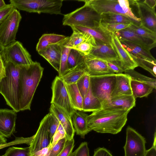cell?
<instances>
[{
    "instance_id": "cell-1",
    "label": "cell",
    "mask_w": 156,
    "mask_h": 156,
    "mask_svg": "<svg viewBox=\"0 0 156 156\" xmlns=\"http://www.w3.org/2000/svg\"><path fill=\"white\" fill-rule=\"evenodd\" d=\"M130 111L102 108L88 115V128L98 133L117 134L126 124Z\"/></svg>"
},
{
    "instance_id": "cell-2",
    "label": "cell",
    "mask_w": 156,
    "mask_h": 156,
    "mask_svg": "<svg viewBox=\"0 0 156 156\" xmlns=\"http://www.w3.org/2000/svg\"><path fill=\"white\" fill-rule=\"evenodd\" d=\"M44 68L40 63L21 66L19 71L20 111L30 110L32 102L42 77Z\"/></svg>"
},
{
    "instance_id": "cell-3",
    "label": "cell",
    "mask_w": 156,
    "mask_h": 156,
    "mask_svg": "<svg viewBox=\"0 0 156 156\" xmlns=\"http://www.w3.org/2000/svg\"><path fill=\"white\" fill-rule=\"evenodd\" d=\"M6 76L0 81V93L6 104L17 112L20 111L19 71L21 66L4 62Z\"/></svg>"
},
{
    "instance_id": "cell-4",
    "label": "cell",
    "mask_w": 156,
    "mask_h": 156,
    "mask_svg": "<svg viewBox=\"0 0 156 156\" xmlns=\"http://www.w3.org/2000/svg\"><path fill=\"white\" fill-rule=\"evenodd\" d=\"M73 11L64 15L62 24L64 26H80L89 28L100 25V14L87 3Z\"/></svg>"
},
{
    "instance_id": "cell-5",
    "label": "cell",
    "mask_w": 156,
    "mask_h": 156,
    "mask_svg": "<svg viewBox=\"0 0 156 156\" xmlns=\"http://www.w3.org/2000/svg\"><path fill=\"white\" fill-rule=\"evenodd\" d=\"M91 6L99 14L112 12L125 16L131 19L134 24L140 25V19L133 12L127 0H86L81 1Z\"/></svg>"
},
{
    "instance_id": "cell-6",
    "label": "cell",
    "mask_w": 156,
    "mask_h": 156,
    "mask_svg": "<svg viewBox=\"0 0 156 156\" xmlns=\"http://www.w3.org/2000/svg\"><path fill=\"white\" fill-rule=\"evenodd\" d=\"M62 0H10L15 8L29 12L62 14Z\"/></svg>"
},
{
    "instance_id": "cell-7",
    "label": "cell",
    "mask_w": 156,
    "mask_h": 156,
    "mask_svg": "<svg viewBox=\"0 0 156 156\" xmlns=\"http://www.w3.org/2000/svg\"><path fill=\"white\" fill-rule=\"evenodd\" d=\"M116 80V74L90 76V86L93 95L102 105L111 97Z\"/></svg>"
},
{
    "instance_id": "cell-8",
    "label": "cell",
    "mask_w": 156,
    "mask_h": 156,
    "mask_svg": "<svg viewBox=\"0 0 156 156\" xmlns=\"http://www.w3.org/2000/svg\"><path fill=\"white\" fill-rule=\"evenodd\" d=\"M1 55L4 62H10L17 66H27L34 62L30 55L18 41H16L5 47Z\"/></svg>"
},
{
    "instance_id": "cell-9",
    "label": "cell",
    "mask_w": 156,
    "mask_h": 156,
    "mask_svg": "<svg viewBox=\"0 0 156 156\" xmlns=\"http://www.w3.org/2000/svg\"><path fill=\"white\" fill-rule=\"evenodd\" d=\"M22 16L15 8L0 24V43L5 47L16 41L15 38Z\"/></svg>"
},
{
    "instance_id": "cell-10",
    "label": "cell",
    "mask_w": 156,
    "mask_h": 156,
    "mask_svg": "<svg viewBox=\"0 0 156 156\" xmlns=\"http://www.w3.org/2000/svg\"><path fill=\"white\" fill-rule=\"evenodd\" d=\"M52 91L51 104L63 109L71 115L75 110L70 102L66 85L61 78L56 76L51 85Z\"/></svg>"
},
{
    "instance_id": "cell-11",
    "label": "cell",
    "mask_w": 156,
    "mask_h": 156,
    "mask_svg": "<svg viewBox=\"0 0 156 156\" xmlns=\"http://www.w3.org/2000/svg\"><path fill=\"white\" fill-rule=\"evenodd\" d=\"M146 143L144 136L133 128L128 126L126 143L123 147L124 156H144L146 151Z\"/></svg>"
},
{
    "instance_id": "cell-12",
    "label": "cell",
    "mask_w": 156,
    "mask_h": 156,
    "mask_svg": "<svg viewBox=\"0 0 156 156\" xmlns=\"http://www.w3.org/2000/svg\"><path fill=\"white\" fill-rule=\"evenodd\" d=\"M49 121L48 113L41 120L38 128L34 135L29 146L30 156L48 147L52 144L48 129Z\"/></svg>"
},
{
    "instance_id": "cell-13",
    "label": "cell",
    "mask_w": 156,
    "mask_h": 156,
    "mask_svg": "<svg viewBox=\"0 0 156 156\" xmlns=\"http://www.w3.org/2000/svg\"><path fill=\"white\" fill-rule=\"evenodd\" d=\"M129 4L136 6L140 20V26L156 33V14L155 9H152L141 0L129 1Z\"/></svg>"
},
{
    "instance_id": "cell-14",
    "label": "cell",
    "mask_w": 156,
    "mask_h": 156,
    "mask_svg": "<svg viewBox=\"0 0 156 156\" xmlns=\"http://www.w3.org/2000/svg\"><path fill=\"white\" fill-rule=\"evenodd\" d=\"M84 64L86 73L90 76L115 74L108 66L107 61L89 55L85 56Z\"/></svg>"
},
{
    "instance_id": "cell-15",
    "label": "cell",
    "mask_w": 156,
    "mask_h": 156,
    "mask_svg": "<svg viewBox=\"0 0 156 156\" xmlns=\"http://www.w3.org/2000/svg\"><path fill=\"white\" fill-rule=\"evenodd\" d=\"M112 46L119 59L120 65L124 71L134 69L138 66L130 53L122 45L118 37L113 33L111 34Z\"/></svg>"
},
{
    "instance_id": "cell-16",
    "label": "cell",
    "mask_w": 156,
    "mask_h": 156,
    "mask_svg": "<svg viewBox=\"0 0 156 156\" xmlns=\"http://www.w3.org/2000/svg\"><path fill=\"white\" fill-rule=\"evenodd\" d=\"M16 113L13 109H0V135L4 137H9L15 132Z\"/></svg>"
},
{
    "instance_id": "cell-17",
    "label": "cell",
    "mask_w": 156,
    "mask_h": 156,
    "mask_svg": "<svg viewBox=\"0 0 156 156\" xmlns=\"http://www.w3.org/2000/svg\"><path fill=\"white\" fill-rule=\"evenodd\" d=\"M49 111L59 121L67 140L73 139L75 132L69 114L63 109L53 104H51Z\"/></svg>"
},
{
    "instance_id": "cell-18",
    "label": "cell",
    "mask_w": 156,
    "mask_h": 156,
    "mask_svg": "<svg viewBox=\"0 0 156 156\" xmlns=\"http://www.w3.org/2000/svg\"><path fill=\"white\" fill-rule=\"evenodd\" d=\"M113 33L119 41H128L150 50L156 46V41L138 35L127 28Z\"/></svg>"
},
{
    "instance_id": "cell-19",
    "label": "cell",
    "mask_w": 156,
    "mask_h": 156,
    "mask_svg": "<svg viewBox=\"0 0 156 156\" xmlns=\"http://www.w3.org/2000/svg\"><path fill=\"white\" fill-rule=\"evenodd\" d=\"M136 99L133 95L111 97L102 105V108L130 110L135 105Z\"/></svg>"
},
{
    "instance_id": "cell-20",
    "label": "cell",
    "mask_w": 156,
    "mask_h": 156,
    "mask_svg": "<svg viewBox=\"0 0 156 156\" xmlns=\"http://www.w3.org/2000/svg\"><path fill=\"white\" fill-rule=\"evenodd\" d=\"M96 46L89 55L107 61L119 62V57L112 46L96 41Z\"/></svg>"
},
{
    "instance_id": "cell-21",
    "label": "cell",
    "mask_w": 156,
    "mask_h": 156,
    "mask_svg": "<svg viewBox=\"0 0 156 156\" xmlns=\"http://www.w3.org/2000/svg\"><path fill=\"white\" fill-rule=\"evenodd\" d=\"M61 43L50 46L38 52L58 72L60 63Z\"/></svg>"
},
{
    "instance_id": "cell-22",
    "label": "cell",
    "mask_w": 156,
    "mask_h": 156,
    "mask_svg": "<svg viewBox=\"0 0 156 156\" xmlns=\"http://www.w3.org/2000/svg\"><path fill=\"white\" fill-rule=\"evenodd\" d=\"M88 115L82 111L75 110L70 115L72 123L76 135L84 138L91 131L87 122Z\"/></svg>"
},
{
    "instance_id": "cell-23",
    "label": "cell",
    "mask_w": 156,
    "mask_h": 156,
    "mask_svg": "<svg viewBox=\"0 0 156 156\" xmlns=\"http://www.w3.org/2000/svg\"><path fill=\"white\" fill-rule=\"evenodd\" d=\"M78 30L87 33L91 36L95 41L99 43L112 46V33L107 31L101 24L99 26L94 28H89L80 26H73Z\"/></svg>"
},
{
    "instance_id": "cell-24",
    "label": "cell",
    "mask_w": 156,
    "mask_h": 156,
    "mask_svg": "<svg viewBox=\"0 0 156 156\" xmlns=\"http://www.w3.org/2000/svg\"><path fill=\"white\" fill-rule=\"evenodd\" d=\"M130 80V77L127 75L123 73L116 74V82L111 97L132 95Z\"/></svg>"
},
{
    "instance_id": "cell-25",
    "label": "cell",
    "mask_w": 156,
    "mask_h": 156,
    "mask_svg": "<svg viewBox=\"0 0 156 156\" xmlns=\"http://www.w3.org/2000/svg\"><path fill=\"white\" fill-rule=\"evenodd\" d=\"M123 47L130 53L151 61L156 62L154 58L150 52V50L129 41H120Z\"/></svg>"
},
{
    "instance_id": "cell-26",
    "label": "cell",
    "mask_w": 156,
    "mask_h": 156,
    "mask_svg": "<svg viewBox=\"0 0 156 156\" xmlns=\"http://www.w3.org/2000/svg\"><path fill=\"white\" fill-rule=\"evenodd\" d=\"M68 37L55 34H44L39 39L36 47L37 52L50 46L59 44Z\"/></svg>"
},
{
    "instance_id": "cell-27",
    "label": "cell",
    "mask_w": 156,
    "mask_h": 156,
    "mask_svg": "<svg viewBox=\"0 0 156 156\" xmlns=\"http://www.w3.org/2000/svg\"><path fill=\"white\" fill-rule=\"evenodd\" d=\"M100 16L101 24H134L131 19L121 14L107 12L101 13Z\"/></svg>"
},
{
    "instance_id": "cell-28",
    "label": "cell",
    "mask_w": 156,
    "mask_h": 156,
    "mask_svg": "<svg viewBox=\"0 0 156 156\" xmlns=\"http://www.w3.org/2000/svg\"><path fill=\"white\" fill-rule=\"evenodd\" d=\"M84 63L70 69L60 77L66 85L76 83L78 80L86 73Z\"/></svg>"
},
{
    "instance_id": "cell-29",
    "label": "cell",
    "mask_w": 156,
    "mask_h": 156,
    "mask_svg": "<svg viewBox=\"0 0 156 156\" xmlns=\"http://www.w3.org/2000/svg\"><path fill=\"white\" fill-rule=\"evenodd\" d=\"M130 86L132 95L135 99L137 98L147 97L154 89L147 83L131 79Z\"/></svg>"
},
{
    "instance_id": "cell-30",
    "label": "cell",
    "mask_w": 156,
    "mask_h": 156,
    "mask_svg": "<svg viewBox=\"0 0 156 156\" xmlns=\"http://www.w3.org/2000/svg\"><path fill=\"white\" fill-rule=\"evenodd\" d=\"M66 86L73 108L75 110L82 111L83 98L76 84L66 85Z\"/></svg>"
},
{
    "instance_id": "cell-31",
    "label": "cell",
    "mask_w": 156,
    "mask_h": 156,
    "mask_svg": "<svg viewBox=\"0 0 156 156\" xmlns=\"http://www.w3.org/2000/svg\"><path fill=\"white\" fill-rule=\"evenodd\" d=\"M102 108L101 103L93 94L90 86L89 90L83 98V112H94Z\"/></svg>"
},
{
    "instance_id": "cell-32",
    "label": "cell",
    "mask_w": 156,
    "mask_h": 156,
    "mask_svg": "<svg viewBox=\"0 0 156 156\" xmlns=\"http://www.w3.org/2000/svg\"><path fill=\"white\" fill-rule=\"evenodd\" d=\"M70 27L73 32L70 36L68 37L66 41V44L69 47L77 46L91 37L88 34L77 30L73 26Z\"/></svg>"
},
{
    "instance_id": "cell-33",
    "label": "cell",
    "mask_w": 156,
    "mask_h": 156,
    "mask_svg": "<svg viewBox=\"0 0 156 156\" xmlns=\"http://www.w3.org/2000/svg\"><path fill=\"white\" fill-rule=\"evenodd\" d=\"M67 38L61 44V57L59 69L58 72V76L59 77L62 76L68 71L67 62L71 48H69L66 44V40Z\"/></svg>"
},
{
    "instance_id": "cell-34",
    "label": "cell",
    "mask_w": 156,
    "mask_h": 156,
    "mask_svg": "<svg viewBox=\"0 0 156 156\" xmlns=\"http://www.w3.org/2000/svg\"><path fill=\"white\" fill-rule=\"evenodd\" d=\"M66 140L64 136L52 143L47 147L43 156H57L63 149Z\"/></svg>"
},
{
    "instance_id": "cell-35",
    "label": "cell",
    "mask_w": 156,
    "mask_h": 156,
    "mask_svg": "<svg viewBox=\"0 0 156 156\" xmlns=\"http://www.w3.org/2000/svg\"><path fill=\"white\" fill-rule=\"evenodd\" d=\"M130 54L138 66H140L147 70L154 76L156 77V62L145 59L138 56L130 53Z\"/></svg>"
},
{
    "instance_id": "cell-36",
    "label": "cell",
    "mask_w": 156,
    "mask_h": 156,
    "mask_svg": "<svg viewBox=\"0 0 156 156\" xmlns=\"http://www.w3.org/2000/svg\"><path fill=\"white\" fill-rule=\"evenodd\" d=\"M85 56L77 50L71 49L67 59L68 71L77 65L83 63Z\"/></svg>"
},
{
    "instance_id": "cell-37",
    "label": "cell",
    "mask_w": 156,
    "mask_h": 156,
    "mask_svg": "<svg viewBox=\"0 0 156 156\" xmlns=\"http://www.w3.org/2000/svg\"><path fill=\"white\" fill-rule=\"evenodd\" d=\"M124 72L125 74L129 76L131 79L147 83L152 87L154 89H156L155 79L146 76L136 71L134 69H130Z\"/></svg>"
},
{
    "instance_id": "cell-38",
    "label": "cell",
    "mask_w": 156,
    "mask_h": 156,
    "mask_svg": "<svg viewBox=\"0 0 156 156\" xmlns=\"http://www.w3.org/2000/svg\"><path fill=\"white\" fill-rule=\"evenodd\" d=\"M96 45L95 41L91 36L88 39L77 46L71 47H69L71 49L77 50L85 56L90 53Z\"/></svg>"
},
{
    "instance_id": "cell-39",
    "label": "cell",
    "mask_w": 156,
    "mask_h": 156,
    "mask_svg": "<svg viewBox=\"0 0 156 156\" xmlns=\"http://www.w3.org/2000/svg\"><path fill=\"white\" fill-rule=\"evenodd\" d=\"M127 28L138 35L156 41V33L140 26L132 24Z\"/></svg>"
},
{
    "instance_id": "cell-40",
    "label": "cell",
    "mask_w": 156,
    "mask_h": 156,
    "mask_svg": "<svg viewBox=\"0 0 156 156\" xmlns=\"http://www.w3.org/2000/svg\"><path fill=\"white\" fill-rule=\"evenodd\" d=\"M78 88L83 98L87 93L90 86V76L87 73L76 83Z\"/></svg>"
},
{
    "instance_id": "cell-41",
    "label": "cell",
    "mask_w": 156,
    "mask_h": 156,
    "mask_svg": "<svg viewBox=\"0 0 156 156\" xmlns=\"http://www.w3.org/2000/svg\"><path fill=\"white\" fill-rule=\"evenodd\" d=\"M3 156H30V147L21 148L12 147L9 148Z\"/></svg>"
},
{
    "instance_id": "cell-42",
    "label": "cell",
    "mask_w": 156,
    "mask_h": 156,
    "mask_svg": "<svg viewBox=\"0 0 156 156\" xmlns=\"http://www.w3.org/2000/svg\"><path fill=\"white\" fill-rule=\"evenodd\" d=\"M48 129L51 142L52 143L54 135L60 124L57 118L52 113L49 112Z\"/></svg>"
},
{
    "instance_id": "cell-43",
    "label": "cell",
    "mask_w": 156,
    "mask_h": 156,
    "mask_svg": "<svg viewBox=\"0 0 156 156\" xmlns=\"http://www.w3.org/2000/svg\"><path fill=\"white\" fill-rule=\"evenodd\" d=\"M101 25L109 33L115 32L126 29L132 24H101Z\"/></svg>"
},
{
    "instance_id": "cell-44",
    "label": "cell",
    "mask_w": 156,
    "mask_h": 156,
    "mask_svg": "<svg viewBox=\"0 0 156 156\" xmlns=\"http://www.w3.org/2000/svg\"><path fill=\"white\" fill-rule=\"evenodd\" d=\"M74 144V139L67 140L63 149L57 156H72Z\"/></svg>"
},
{
    "instance_id": "cell-45",
    "label": "cell",
    "mask_w": 156,
    "mask_h": 156,
    "mask_svg": "<svg viewBox=\"0 0 156 156\" xmlns=\"http://www.w3.org/2000/svg\"><path fill=\"white\" fill-rule=\"evenodd\" d=\"M89 151L87 142H83L73 152L72 156H89Z\"/></svg>"
},
{
    "instance_id": "cell-46",
    "label": "cell",
    "mask_w": 156,
    "mask_h": 156,
    "mask_svg": "<svg viewBox=\"0 0 156 156\" xmlns=\"http://www.w3.org/2000/svg\"><path fill=\"white\" fill-rule=\"evenodd\" d=\"M15 8L13 5L10 3L6 4L0 8V24Z\"/></svg>"
},
{
    "instance_id": "cell-47",
    "label": "cell",
    "mask_w": 156,
    "mask_h": 156,
    "mask_svg": "<svg viewBox=\"0 0 156 156\" xmlns=\"http://www.w3.org/2000/svg\"><path fill=\"white\" fill-rule=\"evenodd\" d=\"M107 64L109 68L116 74L122 73L124 72L121 67L119 61H107Z\"/></svg>"
},
{
    "instance_id": "cell-48",
    "label": "cell",
    "mask_w": 156,
    "mask_h": 156,
    "mask_svg": "<svg viewBox=\"0 0 156 156\" xmlns=\"http://www.w3.org/2000/svg\"><path fill=\"white\" fill-rule=\"evenodd\" d=\"M93 156H113L110 152L104 147H99L94 151Z\"/></svg>"
},
{
    "instance_id": "cell-49",
    "label": "cell",
    "mask_w": 156,
    "mask_h": 156,
    "mask_svg": "<svg viewBox=\"0 0 156 156\" xmlns=\"http://www.w3.org/2000/svg\"><path fill=\"white\" fill-rule=\"evenodd\" d=\"M156 132L155 131L153 145L149 149L146 150L144 156H156Z\"/></svg>"
},
{
    "instance_id": "cell-50",
    "label": "cell",
    "mask_w": 156,
    "mask_h": 156,
    "mask_svg": "<svg viewBox=\"0 0 156 156\" xmlns=\"http://www.w3.org/2000/svg\"><path fill=\"white\" fill-rule=\"evenodd\" d=\"M6 76L4 62L2 58L0 59V81Z\"/></svg>"
},
{
    "instance_id": "cell-51",
    "label": "cell",
    "mask_w": 156,
    "mask_h": 156,
    "mask_svg": "<svg viewBox=\"0 0 156 156\" xmlns=\"http://www.w3.org/2000/svg\"><path fill=\"white\" fill-rule=\"evenodd\" d=\"M143 2L149 7L152 9H155L156 5L155 0H145Z\"/></svg>"
},
{
    "instance_id": "cell-52",
    "label": "cell",
    "mask_w": 156,
    "mask_h": 156,
    "mask_svg": "<svg viewBox=\"0 0 156 156\" xmlns=\"http://www.w3.org/2000/svg\"><path fill=\"white\" fill-rule=\"evenodd\" d=\"M6 139L0 135V146L5 145L6 143Z\"/></svg>"
},
{
    "instance_id": "cell-53",
    "label": "cell",
    "mask_w": 156,
    "mask_h": 156,
    "mask_svg": "<svg viewBox=\"0 0 156 156\" xmlns=\"http://www.w3.org/2000/svg\"><path fill=\"white\" fill-rule=\"evenodd\" d=\"M4 1L3 0H0V8L6 5Z\"/></svg>"
},
{
    "instance_id": "cell-54",
    "label": "cell",
    "mask_w": 156,
    "mask_h": 156,
    "mask_svg": "<svg viewBox=\"0 0 156 156\" xmlns=\"http://www.w3.org/2000/svg\"><path fill=\"white\" fill-rule=\"evenodd\" d=\"M4 48V47L0 43V54H1L3 51Z\"/></svg>"
},
{
    "instance_id": "cell-55",
    "label": "cell",
    "mask_w": 156,
    "mask_h": 156,
    "mask_svg": "<svg viewBox=\"0 0 156 156\" xmlns=\"http://www.w3.org/2000/svg\"><path fill=\"white\" fill-rule=\"evenodd\" d=\"M2 58V55L1 54H0V59Z\"/></svg>"
},
{
    "instance_id": "cell-56",
    "label": "cell",
    "mask_w": 156,
    "mask_h": 156,
    "mask_svg": "<svg viewBox=\"0 0 156 156\" xmlns=\"http://www.w3.org/2000/svg\"></svg>"
}]
</instances>
